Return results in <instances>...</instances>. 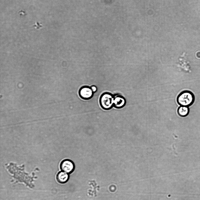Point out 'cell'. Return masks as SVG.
Instances as JSON below:
<instances>
[{
	"label": "cell",
	"instance_id": "7a4b0ae2",
	"mask_svg": "<svg viewBox=\"0 0 200 200\" xmlns=\"http://www.w3.org/2000/svg\"><path fill=\"white\" fill-rule=\"evenodd\" d=\"M114 96L111 94L105 92L101 96L99 103L101 107L106 110H109L114 107Z\"/></svg>",
	"mask_w": 200,
	"mask_h": 200
},
{
	"label": "cell",
	"instance_id": "52a82bcc",
	"mask_svg": "<svg viewBox=\"0 0 200 200\" xmlns=\"http://www.w3.org/2000/svg\"><path fill=\"white\" fill-rule=\"evenodd\" d=\"M189 109L188 107L180 106L177 110V112L179 115L182 117L187 116L189 114Z\"/></svg>",
	"mask_w": 200,
	"mask_h": 200
},
{
	"label": "cell",
	"instance_id": "ba28073f",
	"mask_svg": "<svg viewBox=\"0 0 200 200\" xmlns=\"http://www.w3.org/2000/svg\"><path fill=\"white\" fill-rule=\"evenodd\" d=\"M91 88L93 92H95L97 91V87L95 86H92L91 87Z\"/></svg>",
	"mask_w": 200,
	"mask_h": 200
},
{
	"label": "cell",
	"instance_id": "277c9868",
	"mask_svg": "<svg viewBox=\"0 0 200 200\" xmlns=\"http://www.w3.org/2000/svg\"><path fill=\"white\" fill-rule=\"evenodd\" d=\"M93 93L91 87L86 86L81 87L79 92L80 97L85 100L91 99L93 96Z\"/></svg>",
	"mask_w": 200,
	"mask_h": 200
},
{
	"label": "cell",
	"instance_id": "8992f818",
	"mask_svg": "<svg viewBox=\"0 0 200 200\" xmlns=\"http://www.w3.org/2000/svg\"><path fill=\"white\" fill-rule=\"evenodd\" d=\"M69 178V174L63 171L59 172L56 175L57 181L60 184H64L68 181Z\"/></svg>",
	"mask_w": 200,
	"mask_h": 200
},
{
	"label": "cell",
	"instance_id": "6da1fadb",
	"mask_svg": "<svg viewBox=\"0 0 200 200\" xmlns=\"http://www.w3.org/2000/svg\"><path fill=\"white\" fill-rule=\"evenodd\" d=\"M195 101V96L193 93L189 90L182 91L178 95L177 101L180 106L189 107L191 106Z\"/></svg>",
	"mask_w": 200,
	"mask_h": 200
},
{
	"label": "cell",
	"instance_id": "3957f363",
	"mask_svg": "<svg viewBox=\"0 0 200 200\" xmlns=\"http://www.w3.org/2000/svg\"><path fill=\"white\" fill-rule=\"evenodd\" d=\"M60 167L62 171L69 174L74 171L75 166L74 162L71 160L66 159L61 162Z\"/></svg>",
	"mask_w": 200,
	"mask_h": 200
},
{
	"label": "cell",
	"instance_id": "5b68a950",
	"mask_svg": "<svg viewBox=\"0 0 200 200\" xmlns=\"http://www.w3.org/2000/svg\"><path fill=\"white\" fill-rule=\"evenodd\" d=\"M126 101L123 96L119 95L114 96V107L117 109L123 108L126 105Z\"/></svg>",
	"mask_w": 200,
	"mask_h": 200
}]
</instances>
